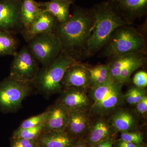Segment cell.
Listing matches in <instances>:
<instances>
[{
	"instance_id": "obj_1",
	"label": "cell",
	"mask_w": 147,
	"mask_h": 147,
	"mask_svg": "<svg viewBox=\"0 0 147 147\" xmlns=\"http://www.w3.org/2000/svg\"><path fill=\"white\" fill-rule=\"evenodd\" d=\"M91 10L94 21L84 54L87 57L102 50L116 29L131 24L121 12L115 0L97 4Z\"/></svg>"
},
{
	"instance_id": "obj_2",
	"label": "cell",
	"mask_w": 147,
	"mask_h": 147,
	"mask_svg": "<svg viewBox=\"0 0 147 147\" xmlns=\"http://www.w3.org/2000/svg\"><path fill=\"white\" fill-rule=\"evenodd\" d=\"M94 21L91 9L77 7L65 22L58 23L53 33L60 41L63 51L77 59L84 55Z\"/></svg>"
},
{
	"instance_id": "obj_3",
	"label": "cell",
	"mask_w": 147,
	"mask_h": 147,
	"mask_svg": "<svg viewBox=\"0 0 147 147\" xmlns=\"http://www.w3.org/2000/svg\"><path fill=\"white\" fill-rule=\"evenodd\" d=\"M79 61L73 55L62 51L57 57L38 73L32 85L46 96L62 91V80L67 69Z\"/></svg>"
},
{
	"instance_id": "obj_4",
	"label": "cell",
	"mask_w": 147,
	"mask_h": 147,
	"mask_svg": "<svg viewBox=\"0 0 147 147\" xmlns=\"http://www.w3.org/2000/svg\"><path fill=\"white\" fill-rule=\"evenodd\" d=\"M146 37L134 28L124 26L116 29L102 49L101 56L109 59L137 53H146Z\"/></svg>"
},
{
	"instance_id": "obj_5",
	"label": "cell",
	"mask_w": 147,
	"mask_h": 147,
	"mask_svg": "<svg viewBox=\"0 0 147 147\" xmlns=\"http://www.w3.org/2000/svg\"><path fill=\"white\" fill-rule=\"evenodd\" d=\"M123 84L113 80L94 87H90L88 95L92 105L89 113L96 117L108 115L124 103L122 88Z\"/></svg>"
},
{
	"instance_id": "obj_6",
	"label": "cell",
	"mask_w": 147,
	"mask_h": 147,
	"mask_svg": "<svg viewBox=\"0 0 147 147\" xmlns=\"http://www.w3.org/2000/svg\"><path fill=\"white\" fill-rule=\"evenodd\" d=\"M32 83L7 77L0 82V111L14 113L21 107L23 100L30 93Z\"/></svg>"
},
{
	"instance_id": "obj_7",
	"label": "cell",
	"mask_w": 147,
	"mask_h": 147,
	"mask_svg": "<svg viewBox=\"0 0 147 147\" xmlns=\"http://www.w3.org/2000/svg\"><path fill=\"white\" fill-rule=\"evenodd\" d=\"M27 42L31 52L42 67L50 64L62 51L60 41L53 33L38 35Z\"/></svg>"
},
{
	"instance_id": "obj_8",
	"label": "cell",
	"mask_w": 147,
	"mask_h": 147,
	"mask_svg": "<svg viewBox=\"0 0 147 147\" xmlns=\"http://www.w3.org/2000/svg\"><path fill=\"white\" fill-rule=\"evenodd\" d=\"M13 57L9 78L32 83L39 71V62L28 47L24 46Z\"/></svg>"
},
{
	"instance_id": "obj_9",
	"label": "cell",
	"mask_w": 147,
	"mask_h": 147,
	"mask_svg": "<svg viewBox=\"0 0 147 147\" xmlns=\"http://www.w3.org/2000/svg\"><path fill=\"white\" fill-rule=\"evenodd\" d=\"M22 0H0V30L14 34L21 32Z\"/></svg>"
},
{
	"instance_id": "obj_10",
	"label": "cell",
	"mask_w": 147,
	"mask_h": 147,
	"mask_svg": "<svg viewBox=\"0 0 147 147\" xmlns=\"http://www.w3.org/2000/svg\"><path fill=\"white\" fill-rule=\"evenodd\" d=\"M57 101L68 111L71 110L89 112L91 100L87 90L82 88L64 89Z\"/></svg>"
},
{
	"instance_id": "obj_11",
	"label": "cell",
	"mask_w": 147,
	"mask_h": 147,
	"mask_svg": "<svg viewBox=\"0 0 147 147\" xmlns=\"http://www.w3.org/2000/svg\"><path fill=\"white\" fill-rule=\"evenodd\" d=\"M91 122L86 139H84L88 147H94L108 139H113L116 131L111 122L105 117H98Z\"/></svg>"
},
{
	"instance_id": "obj_12",
	"label": "cell",
	"mask_w": 147,
	"mask_h": 147,
	"mask_svg": "<svg viewBox=\"0 0 147 147\" xmlns=\"http://www.w3.org/2000/svg\"><path fill=\"white\" fill-rule=\"evenodd\" d=\"M63 90L69 88H90V74L87 66L79 61L74 64L66 70L61 81Z\"/></svg>"
},
{
	"instance_id": "obj_13",
	"label": "cell",
	"mask_w": 147,
	"mask_h": 147,
	"mask_svg": "<svg viewBox=\"0 0 147 147\" xmlns=\"http://www.w3.org/2000/svg\"><path fill=\"white\" fill-rule=\"evenodd\" d=\"M40 8L36 20L28 30L22 33L27 42L38 35L53 33L57 25V21L51 13L44 9Z\"/></svg>"
},
{
	"instance_id": "obj_14",
	"label": "cell",
	"mask_w": 147,
	"mask_h": 147,
	"mask_svg": "<svg viewBox=\"0 0 147 147\" xmlns=\"http://www.w3.org/2000/svg\"><path fill=\"white\" fill-rule=\"evenodd\" d=\"M88 112L71 110L69 111L68 122L65 130L76 140L83 139L87 134L91 122Z\"/></svg>"
},
{
	"instance_id": "obj_15",
	"label": "cell",
	"mask_w": 147,
	"mask_h": 147,
	"mask_svg": "<svg viewBox=\"0 0 147 147\" xmlns=\"http://www.w3.org/2000/svg\"><path fill=\"white\" fill-rule=\"evenodd\" d=\"M77 141L65 129L43 131L37 143L38 147H73Z\"/></svg>"
},
{
	"instance_id": "obj_16",
	"label": "cell",
	"mask_w": 147,
	"mask_h": 147,
	"mask_svg": "<svg viewBox=\"0 0 147 147\" xmlns=\"http://www.w3.org/2000/svg\"><path fill=\"white\" fill-rule=\"evenodd\" d=\"M109 121L117 131L120 132L136 131L139 122L136 114L129 110L121 108L112 113Z\"/></svg>"
},
{
	"instance_id": "obj_17",
	"label": "cell",
	"mask_w": 147,
	"mask_h": 147,
	"mask_svg": "<svg viewBox=\"0 0 147 147\" xmlns=\"http://www.w3.org/2000/svg\"><path fill=\"white\" fill-rule=\"evenodd\" d=\"M47 109L48 116L43 131L65 130L68 122V110L57 101Z\"/></svg>"
},
{
	"instance_id": "obj_18",
	"label": "cell",
	"mask_w": 147,
	"mask_h": 147,
	"mask_svg": "<svg viewBox=\"0 0 147 147\" xmlns=\"http://www.w3.org/2000/svg\"><path fill=\"white\" fill-rule=\"evenodd\" d=\"M115 1L121 12L131 24L147 14V0Z\"/></svg>"
},
{
	"instance_id": "obj_19",
	"label": "cell",
	"mask_w": 147,
	"mask_h": 147,
	"mask_svg": "<svg viewBox=\"0 0 147 147\" xmlns=\"http://www.w3.org/2000/svg\"><path fill=\"white\" fill-rule=\"evenodd\" d=\"M38 3L40 8L51 13L59 24L64 23L71 15L70 7L72 3L67 0H50Z\"/></svg>"
},
{
	"instance_id": "obj_20",
	"label": "cell",
	"mask_w": 147,
	"mask_h": 147,
	"mask_svg": "<svg viewBox=\"0 0 147 147\" xmlns=\"http://www.w3.org/2000/svg\"><path fill=\"white\" fill-rule=\"evenodd\" d=\"M40 7L34 0H22L21 20L23 32L28 30L39 15Z\"/></svg>"
},
{
	"instance_id": "obj_21",
	"label": "cell",
	"mask_w": 147,
	"mask_h": 147,
	"mask_svg": "<svg viewBox=\"0 0 147 147\" xmlns=\"http://www.w3.org/2000/svg\"><path fill=\"white\" fill-rule=\"evenodd\" d=\"M88 68L90 74V87L98 86L114 80L108 64Z\"/></svg>"
},
{
	"instance_id": "obj_22",
	"label": "cell",
	"mask_w": 147,
	"mask_h": 147,
	"mask_svg": "<svg viewBox=\"0 0 147 147\" xmlns=\"http://www.w3.org/2000/svg\"><path fill=\"white\" fill-rule=\"evenodd\" d=\"M142 53H143L127 54L110 58L109 62L107 64L110 67L113 79L119 82L121 70L131 62L135 60Z\"/></svg>"
},
{
	"instance_id": "obj_23",
	"label": "cell",
	"mask_w": 147,
	"mask_h": 147,
	"mask_svg": "<svg viewBox=\"0 0 147 147\" xmlns=\"http://www.w3.org/2000/svg\"><path fill=\"white\" fill-rule=\"evenodd\" d=\"M13 34L0 30V57L14 56L18 52V42Z\"/></svg>"
},
{
	"instance_id": "obj_24",
	"label": "cell",
	"mask_w": 147,
	"mask_h": 147,
	"mask_svg": "<svg viewBox=\"0 0 147 147\" xmlns=\"http://www.w3.org/2000/svg\"><path fill=\"white\" fill-rule=\"evenodd\" d=\"M146 63V53H142L135 60L131 62L121 71L119 82L123 84L128 83L132 74L142 67Z\"/></svg>"
},
{
	"instance_id": "obj_25",
	"label": "cell",
	"mask_w": 147,
	"mask_h": 147,
	"mask_svg": "<svg viewBox=\"0 0 147 147\" xmlns=\"http://www.w3.org/2000/svg\"><path fill=\"white\" fill-rule=\"evenodd\" d=\"M45 123L33 127L27 128H18L13 131L12 137L22 138L28 140L37 139L43 131Z\"/></svg>"
},
{
	"instance_id": "obj_26",
	"label": "cell",
	"mask_w": 147,
	"mask_h": 147,
	"mask_svg": "<svg viewBox=\"0 0 147 147\" xmlns=\"http://www.w3.org/2000/svg\"><path fill=\"white\" fill-rule=\"evenodd\" d=\"M145 95H146V91L145 88L132 86L129 88L125 94H124L125 102L130 105H135Z\"/></svg>"
},
{
	"instance_id": "obj_27",
	"label": "cell",
	"mask_w": 147,
	"mask_h": 147,
	"mask_svg": "<svg viewBox=\"0 0 147 147\" xmlns=\"http://www.w3.org/2000/svg\"><path fill=\"white\" fill-rule=\"evenodd\" d=\"M48 110L47 109L43 113L33 116L23 121L18 128H27L33 127L45 123L48 116Z\"/></svg>"
},
{
	"instance_id": "obj_28",
	"label": "cell",
	"mask_w": 147,
	"mask_h": 147,
	"mask_svg": "<svg viewBox=\"0 0 147 147\" xmlns=\"http://www.w3.org/2000/svg\"><path fill=\"white\" fill-rule=\"evenodd\" d=\"M121 133L120 140L121 141L138 144H144V137L142 133L136 131H127Z\"/></svg>"
},
{
	"instance_id": "obj_29",
	"label": "cell",
	"mask_w": 147,
	"mask_h": 147,
	"mask_svg": "<svg viewBox=\"0 0 147 147\" xmlns=\"http://www.w3.org/2000/svg\"><path fill=\"white\" fill-rule=\"evenodd\" d=\"M9 147H38L37 139L28 140L11 137Z\"/></svg>"
},
{
	"instance_id": "obj_30",
	"label": "cell",
	"mask_w": 147,
	"mask_h": 147,
	"mask_svg": "<svg viewBox=\"0 0 147 147\" xmlns=\"http://www.w3.org/2000/svg\"><path fill=\"white\" fill-rule=\"evenodd\" d=\"M134 86L145 88L147 86V73L146 71H140L135 74L133 78Z\"/></svg>"
},
{
	"instance_id": "obj_31",
	"label": "cell",
	"mask_w": 147,
	"mask_h": 147,
	"mask_svg": "<svg viewBox=\"0 0 147 147\" xmlns=\"http://www.w3.org/2000/svg\"><path fill=\"white\" fill-rule=\"evenodd\" d=\"M136 113L141 116L146 115L147 113V96L145 95L135 105Z\"/></svg>"
},
{
	"instance_id": "obj_32",
	"label": "cell",
	"mask_w": 147,
	"mask_h": 147,
	"mask_svg": "<svg viewBox=\"0 0 147 147\" xmlns=\"http://www.w3.org/2000/svg\"><path fill=\"white\" fill-rule=\"evenodd\" d=\"M116 147H146L144 144H138L119 140L116 143Z\"/></svg>"
},
{
	"instance_id": "obj_33",
	"label": "cell",
	"mask_w": 147,
	"mask_h": 147,
	"mask_svg": "<svg viewBox=\"0 0 147 147\" xmlns=\"http://www.w3.org/2000/svg\"><path fill=\"white\" fill-rule=\"evenodd\" d=\"M113 139H110L99 143L96 146L97 147H113Z\"/></svg>"
},
{
	"instance_id": "obj_34",
	"label": "cell",
	"mask_w": 147,
	"mask_h": 147,
	"mask_svg": "<svg viewBox=\"0 0 147 147\" xmlns=\"http://www.w3.org/2000/svg\"><path fill=\"white\" fill-rule=\"evenodd\" d=\"M73 147H88L85 140L83 139L78 140Z\"/></svg>"
},
{
	"instance_id": "obj_35",
	"label": "cell",
	"mask_w": 147,
	"mask_h": 147,
	"mask_svg": "<svg viewBox=\"0 0 147 147\" xmlns=\"http://www.w3.org/2000/svg\"><path fill=\"white\" fill-rule=\"evenodd\" d=\"M67 1H69L70 2L73 3L74 2V1H75V0H67Z\"/></svg>"
},
{
	"instance_id": "obj_36",
	"label": "cell",
	"mask_w": 147,
	"mask_h": 147,
	"mask_svg": "<svg viewBox=\"0 0 147 147\" xmlns=\"http://www.w3.org/2000/svg\"><path fill=\"white\" fill-rule=\"evenodd\" d=\"M94 147H97V146H96Z\"/></svg>"
}]
</instances>
